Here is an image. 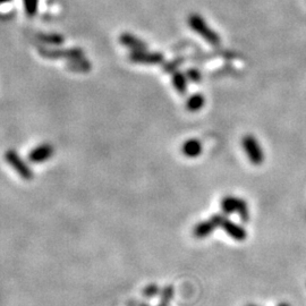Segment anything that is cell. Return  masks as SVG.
<instances>
[{
  "label": "cell",
  "instance_id": "cell-1",
  "mask_svg": "<svg viewBox=\"0 0 306 306\" xmlns=\"http://www.w3.org/2000/svg\"><path fill=\"white\" fill-rule=\"evenodd\" d=\"M188 25L194 32L202 36L208 43L212 44V46H219L220 44L219 35L214 30L209 28L202 16H200L197 14H192L188 17Z\"/></svg>",
  "mask_w": 306,
  "mask_h": 306
},
{
  "label": "cell",
  "instance_id": "cell-2",
  "mask_svg": "<svg viewBox=\"0 0 306 306\" xmlns=\"http://www.w3.org/2000/svg\"><path fill=\"white\" fill-rule=\"evenodd\" d=\"M211 219L214 220V222L217 225V227H221V228L225 230L226 233L228 234L231 238H233V240L243 242L246 240V237H247V233H246V230L243 228L242 226L230 221L229 219H227L226 215L214 214Z\"/></svg>",
  "mask_w": 306,
  "mask_h": 306
},
{
  "label": "cell",
  "instance_id": "cell-3",
  "mask_svg": "<svg viewBox=\"0 0 306 306\" xmlns=\"http://www.w3.org/2000/svg\"><path fill=\"white\" fill-rule=\"evenodd\" d=\"M40 55L48 59H69V61H76V59L84 58V51L80 48H70V49H57V48H41L39 49Z\"/></svg>",
  "mask_w": 306,
  "mask_h": 306
},
{
  "label": "cell",
  "instance_id": "cell-4",
  "mask_svg": "<svg viewBox=\"0 0 306 306\" xmlns=\"http://www.w3.org/2000/svg\"><path fill=\"white\" fill-rule=\"evenodd\" d=\"M243 149L247 155V158L249 159L253 165H261L264 160L263 151L261 149V145L254 136L252 135H246L244 136V139L242 141Z\"/></svg>",
  "mask_w": 306,
  "mask_h": 306
},
{
  "label": "cell",
  "instance_id": "cell-5",
  "mask_svg": "<svg viewBox=\"0 0 306 306\" xmlns=\"http://www.w3.org/2000/svg\"><path fill=\"white\" fill-rule=\"evenodd\" d=\"M6 161L8 165L20 175V176L25 179V181H30L33 178V170L28 166L23 159L21 158L20 154L14 150H8L5 154Z\"/></svg>",
  "mask_w": 306,
  "mask_h": 306
},
{
  "label": "cell",
  "instance_id": "cell-6",
  "mask_svg": "<svg viewBox=\"0 0 306 306\" xmlns=\"http://www.w3.org/2000/svg\"><path fill=\"white\" fill-rule=\"evenodd\" d=\"M128 59L134 64H147V65H158L162 64L163 57L160 52H150L147 50H135L132 51L128 56Z\"/></svg>",
  "mask_w": 306,
  "mask_h": 306
},
{
  "label": "cell",
  "instance_id": "cell-7",
  "mask_svg": "<svg viewBox=\"0 0 306 306\" xmlns=\"http://www.w3.org/2000/svg\"><path fill=\"white\" fill-rule=\"evenodd\" d=\"M55 153V149L49 143L41 144L29 153V160L32 163H41L49 160Z\"/></svg>",
  "mask_w": 306,
  "mask_h": 306
},
{
  "label": "cell",
  "instance_id": "cell-8",
  "mask_svg": "<svg viewBox=\"0 0 306 306\" xmlns=\"http://www.w3.org/2000/svg\"><path fill=\"white\" fill-rule=\"evenodd\" d=\"M119 42H121L122 46L132 49L133 51L148 49L147 43L143 42V41L137 38V36L130 34V33H122V34L119 36Z\"/></svg>",
  "mask_w": 306,
  "mask_h": 306
},
{
  "label": "cell",
  "instance_id": "cell-9",
  "mask_svg": "<svg viewBox=\"0 0 306 306\" xmlns=\"http://www.w3.org/2000/svg\"><path fill=\"white\" fill-rule=\"evenodd\" d=\"M182 152L187 158H196L202 152V144L197 140H188L182 145Z\"/></svg>",
  "mask_w": 306,
  "mask_h": 306
},
{
  "label": "cell",
  "instance_id": "cell-10",
  "mask_svg": "<svg viewBox=\"0 0 306 306\" xmlns=\"http://www.w3.org/2000/svg\"><path fill=\"white\" fill-rule=\"evenodd\" d=\"M215 228H217V225L214 222V220L209 219L207 221L197 223L195 228L193 230V234L196 238H205L210 234L214 233Z\"/></svg>",
  "mask_w": 306,
  "mask_h": 306
},
{
  "label": "cell",
  "instance_id": "cell-11",
  "mask_svg": "<svg viewBox=\"0 0 306 306\" xmlns=\"http://www.w3.org/2000/svg\"><path fill=\"white\" fill-rule=\"evenodd\" d=\"M171 81H173V85L174 88L176 89V91L179 93V94L184 95L187 92V83H188V78L186 76V74L182 73V72H176L173 73L171 75Z\"/></svg>",
  "mask_w": 306,
  "mask_h": 306
},
{
  "label": "cell",
  "instance_id": "cell-12",
  "mask_svg": "<svg viewBox=\"0 0 306 306\" xmlns=\"http://www.w3.org/2000/svg\"><path fill=\"white\" fill-rule=\"evenodd\" d=\"M66 68L75 73H88L91 70L92 66L91 62L87 61V59L81 58L76 59V61H69L68 64L66 65Z\"/></svg>",
  "mask_w": 306,
  "mask_h": 306
},
{
  "label": "cell",
  "instance_id": "cell-13",
  "mask_svg": "<svg viewBox=\"0 0 306 306\" xmlns=\"http://www.w3.org/2000/svg\"><path fill=\"white\" fill-rule=\"evenodd\" d=\"M241 199L235 196H226L221 201V209L225 214H231L237 212L238 205H240Z\"/></svg>",
  "mask_w": 306,
  "mask_h": 306
},
{
  "label": "cell",
  "instance_id": "cell-14",
  "mask_svg": "<svg viewBox=\"0 0 306 306\" xmlns=\"http://www.w3.org/2000/svg\"><path fill=\"white\" fill-rule=\"evenodd\" d=\"M204 96L200 93H196V94H193L189 96L186 101V109L191 113H196L200 109H202L204 106Z\"/></svg>",
  "mask_w": 306,
  "mask_h": 306
},
{
  "label": "cell",
  "instance_id": "cell-15",
  "mask_svg": "<svg viewBox=\"0 0 306 306\" xmlns=\"http://www.w3.org/2000/svg\"><path fill=\"white\" fill-rule=\"evenodd\" d=\"M38 40L46 44H49V46H61L65 41L64 36L61 34H56V33H51V34H39Z\"/></svg>",
  "mask_w": 306,
  "mask_h": 306
},
{
  "label": "cell",
  "instance_id": "cell-16",
  "mask_svg": "<svg viewBox=\"0 0 306 306\" xmlns=\"http://www.w3.org/2000/svg\"><path fill=\"white\" fill-rule=\"evenodd\" d=\"M184 61H185L184 58H175V59H173V61H168V62H166L165 65H163V67H162L163 72L173 74V73L176 72L178 67L182 66V64Z\"/></svg>",
  "mask_w": 306,
  "mask_h": 306
},
{
  "label": "cell",
  "instance_id": "cell-17",
  "mask_svg": "<svg viewBox=\"0 0 306 306\" xmlns=\"http://www.w3.org/2000/svg\"><path fill=\"white\" fill-rule=\"evenodd\" d=\"M25 13L29 17H33L38 12L39 0H23Z\"/></svg>",
  "mask_w": 306,
  "mask_h": 306
},
{
  "label": "cell",
  "instance_id": "cell-18",
  "mask_svg": "<svg viewBox=\"0 0 306 306\" xmlns=\"http://www.w3.org/2000/svg\"><path fill=\"white\" fill-rule=\"evenodd\" d=\"M237 214H240L241 219L243 220L244 222H247L248 219H249V214H248V207H247V203L245 202L244 200L241 199V202H240V205H238V209H237Z\"/></svg>",
  "mask_w": 306,
  "mask_h": 306
},
{
  "label": "cell",
  "instance_id": "cell-19",
  "mask_svg": "<svg viewBox=\"0 0 306 306\" xmlns=\"http://www.w3.org/2000/svg\"><path fill=\"white\" fill-rule=\"evenodd\" d=\"M185 74H186V76H187L188 80L194 82V83H197V82H200L201 78H202V75H201L200 70L196 69V68H189V69H187V72H186Z\"/></svg>",
  "mask_w": 306,
  "mask_h": 306
},
{
  "label": "cell",
  "instance_id": "cell-20",
  "mask_svg": "<svg viewBox=\"0 0 306 306\" xmlns=\"http://www.w3.org/2000/svg\"><path fill=\"white\" fill-rule=\"evenodd\" d=\"M173 295H174V289L171 288V287H167V288L163 289V292H162V303L167 304L168 302L171 300Z\"/></svg>",
  "mask_w": 306,
  "mask_h": 306
},
{
  "label": "cell",
  "instance_id": "cell-21",
  "mask_svg": "<svg viewBox=\"0 0 306 306\" xmlns=\"http://www.w3.org/2000/svg\"><path fill=\"white\" fill-rule=\"evenodd\" d=\"M10 0H0V5H3V3H7V2H9Z\"/></svg>",
  "mask_w": 306,
  "mask_h": 306
},
{
  "label": "cell",
  "instance_id": "cell-22",
  "mask_svg": "<svg viewBox=\"0 0 306 306\" xmlns=\"http://www.w3.org/2000/svg\"><path fill=\"white\" fill-rule=\"evenodd\" d=\"M278 306H290V305L287 304V303H281V304H279Z\"/></svg>",
  "mask_w": 306,
  "mask_h": 306
},
{
  "label": "cell",
  "instance_id": "cell-23",
  "mask_svg": "<svg viewBox=\"0 0 306 306\" xmlns=\"http://www.w3.org/2000/svg\"><path fill=\"white\" fill-rule=\"evenodd\" d=\"M246 306H259V305H254V304H248V305H246Z\"/></svg>",
  "mask_w": 306,
  "mask_h": 306
},
{
  "label": "cell",
  "instance_id": "cell-24",
  "mask_svg": "<svg viewBox=\"0 0 306 306\" xmlns=\"http://www.w3.org/2000/svg\"><path fill=\"white\" fill-rule=\"evenodd\" d=\"M161 306H167V305H166V304H162V305H161Z\"/></svg>",
  "mask_w": 306,
  "mask_h": 306
}]
</instances>
